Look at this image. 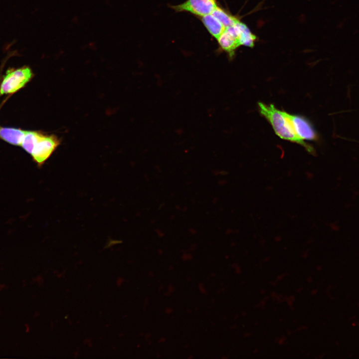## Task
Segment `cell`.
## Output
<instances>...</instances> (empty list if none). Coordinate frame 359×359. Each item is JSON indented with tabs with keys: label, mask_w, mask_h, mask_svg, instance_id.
I'll return each mask as SVG.
<instances>
[{
	"label": "cell",
	"mask_w": 359,
	"mask_h": 359,
	"mask_svg": "<svg viewBox=\"0 0 359 359\" xmlns=\"http://www.w3.org/2000/svg\"><path fill=\"white\" fill-rule=\"evenodd\" d=\"M260 114L271 124L275 133L281 139L296 143L304 146L311 153L314 151L295 133L291 124L283 111L277 109L274 105L262 102L258 104Z\"/></svg>",
	"instance_id": "1"
},
{
	"label": "cell",
	"mask_w": 359,
	"mask_h": 359,
	"mask_svg": "<svg viewBox=\"0 0 359 359\" xmlns=\"http://www.w3.org/2000/svg\"><path fill=\"white\" fill-rule=\"evenodd\" d=\"M60 141L55 135H45L40 132L31 153L34 161L41 167L59 145Z\"/></svg>",
	"instance_id": "2"
},
{
	"label": "cell",
	"mask_w": 359,
	"mask_h": 359,
	"mask_svg": "<svg viewBox=\"0 0 359 359\" xmlns=\"http://www.w3.org/2000/svg\"><path fill=\"white\" fill-rule=\"evenodd\" d=\"M32 72L28 67L8 70L0 85L1 94H10L23 87L31 78Z\"/></svg>",
	"instance_id": "3"
},
{
	"label": "cell",
	"mask_w": 359,
	"mask_h": 359,
	"mask_svg": "<svg viewBox=\"0 0 359 359\" xmlns=\"http://www.w3.org/2000/svg\"><path fill=\"white\" fill-rule=\"evenodd\" d=\"M217 6L216 0H186L172 7L176 11L188 12L202 17L211 14Z\"/></svg>",
	"instance_id": "4"
},
{
	"label": "cell",
	"mask_w": 359,
	"mask_h": 359,
	"mask_svg": "<svg viewBox=\"0 0 359 359\" xmlns=\"http://www.w3.org/2000/svg\"><path fill=\"white\" fill-rule=\"evenodd\" d=\"M240 32V21H239L235 25L226 27L225 30L217 39L220 48L227 52L230 58L234 56L235 49L240 46L239 42Z\"/></svg>",
	"instance_id": "5"
},
{
	"label": "cell",
	"mask_w": 359,
	"mask_h": 359,
	"mask_svg": "<svg viewBox=\"0 0 359 359\" xmlns=\"http://www.w3.org/2000/svg\"><path fill=\"white\" fill-rule=\"evenodd\" d=\"M296 135L303 140H316L318 136L310 123L303 117L284 111Z\"/></svg>",
	"instance_id": "6"
},
{
	"label": "cell",
	"mask_w": 359,
	"mask_h": 359,
	"mask_svg": "<svg viewBox=\"0 0 359 359\" xmlns=\"http://www.w3.org/2000/svg\"><path fill=\"white\" fill-rule=\"evenodd\" d=\"M201 21L210 34L217 39L226 27L211 13L201 17Z\"/></svg>",
	"instance_id": "7"
},
{
	"label": "cell",
	"mask_w": 359,
	"mask_h": 359,
	"mask_svg": "<svg viewBox=\"0 0 359 359\" xmlns=\"http://www.w3.org/2000/svg\"><path fill=\"white\" fill-rule=\"evenodd\" d=\"M25 132L18 129L2 128L0 129V137L9 144L21 146Z\"/></svg>",
	"instance_id": "8"
},
{
	"label": "cell",
	"mask_w": 359,
	"mask_h": 359,
	"mask_svg": "<svg viewBox=\"0 0 359 359\" xmlns=\"http://www.w3.org/2000/svg\"><path fill=\"white\" fill-rule=\"evenodd\" d=\"M211 14L219 20L225 27L234 25L239 21L237 18L218 6Z\"/></svg>",
	"instance_id": "9"
},
{
	"label": "cell",
	"mask_w": 359,
	"mask_h": 359,
	"mask_svg": "<svg viewBox=\"0 0 359 359\" xmlns=\"http://www.w3.org/2000/svg\"><path fill=\"white\" fill-rule=\"evenodd\" d=\"M240 32L239 37L240 45H244L252 47L254 46L256 40V36L253 34L247 26L240 22Z\"/></svg>",
	"instance_id": "10"
},
{
	"label": "cell",
	"mask_w": 359,
	"mask_h": 359,
	"mask_svg": "<svg viewBox=\"0 0 359 359\" xmlns=\"http://www.w3.org/2000/svg\"><path fill=\"white\" fill-rule=\"evenodd\" d=\"M5 285L2 284H0V291L4 288Z\"/></svg>",
	"instance_id": "11"
},
{
	"label": "cell",
	"mask_w": 359,
	"mask_h": 359,
	"mask_svg": "<svg viewBox=\"0 0 359 359\" xmlns=\"http://www.w3.org/2000/svg\"></svg>",
	"instance_id": "12"
}]
</instances>
